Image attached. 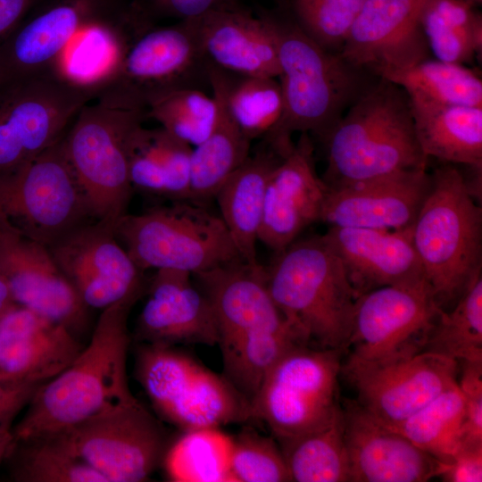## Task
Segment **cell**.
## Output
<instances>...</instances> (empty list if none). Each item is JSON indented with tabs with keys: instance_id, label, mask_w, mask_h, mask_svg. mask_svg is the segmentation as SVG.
Listing matches in <instances>:
<instances>
[{
	"instance_id": "cell-24",
	"label": "cell",
	"mask_w": 482,
	"mask_h": 482,
	"mask_svg": "<svg viewBox=\"0 0 482 482\" xmlns=\"http://www.w3.org/2000/svg\"><path fill=\"white\" fill-rule=\"evenodd\" d=\"M83 346L65 326L15 305L0 316V379L46 383Z\"/></svg>"
},
{
	"instance_id": "cell-41",
	"label": "cell",
	"mask_w": 482,
	"mask_h": 482,
	"mask_svg": "<svg viewBox=\"0 0 482 482\" xmlns=\"http://www.w3.org/2000/svg\"><path fill=\"white\" fill-rule=\"evenodd\" d=\"M366 0H294L296 24L323 48L340 53Z\"/></svg>"
},
{
	"instance_id": "cell-1",
	"label": "cell",
	"mask_w": 482,
	"mask_h": 482,
	"mask_svg": "<svg viewBox=\"0 0 482 482\" xmlns=\"http://www.w3.org/2000/svg\"><path fill=\"white\" fill-rule=\"evenodd\" d=\"M193 275L213 309L223 376L253 399L273 364L303 339L275 304L258 262L240 259Z\"/></svg>"
},
{
	"instance_id": "cell-33",
	"label": "cell",
	"mask_w": 482,
	"mask_h": 482,
	"mask_svg": "<svg viewBox=\"0 0 482 482\" xmlns=\"http://www.w3.org/2000/svg\"><path fill=\"white\" fill-rule=\"evenodd\" d=\"M5 460L19 482H106L74 453L63 431L13 440Z\"/></svg>"
},
{
	"instance_id": "cell-4",
	"label": "cell",
	"mask_w": 482,
	"mask_h": 482,
	"mask_svg": "<svg viewBox=\"0 0 482 482\" xmlns=\"http://www.w3.org/2000/svg\"><path fill=\"white\" fill-rule=\"evenodd\" d=\"M411 240L436 304L450 310L482 267V210L453 165L433 170Z\"/></svg>"
},
{
	"instance_id": "cell-2",
	"label": "cell",
	"mask_w": 482,
	"mask_h": 482,
	"mask_svg": "<svg viewBox=\"0 0 482 482\" xmlns=\"http://www.w3.org/2000/svg\"><path fill=\"white\" fill-rule=\"evenodd\" d=\"M144 292L103 309L91 339L60 374L35 393L12 428L14 440L69 428L87 418L137 399L127 374L129 312Z\"/></svg>"
},
{
	"instance_id": "cell-27",
	"label": "cell",
	"mask_w": 482,
	"mask_h": 482,
	"mask_svg": "<svg viewBox=\"0 0 482 482\" xmlns=\"http://www.w3.org/2000/svg\"><path fill=\"white\" fill-rule=\"evenodd\" d=\"M195 21L210 64L240 75L278 78L273 19L235 8L211 12Z\"/></svg>"
},
{
	"instance_id": "cell-39",
	"label": "cell",
	"mask_w": 482,
	"mask_h": 482,
	"mask_svg": "<svg viewBox=\"0 0 482 482\" xmlns=\"http://www.w3.org/2000/svg\"><path fill=\"white\" fill-rule=\"evenodd\" d=\"M424 352L455 360L482 361V275L448 311H442Z\"/></svg>"
},
{
	"instance_id": "cell-32",
	"label": "cell",
	"mask_w": 482,
	"mask_h": 482,
	"mask_svg": "<svg viewBox=\"0 0 482 482\" xmlns=\"http://www.w3.org/2000/svg\"><path fill=\"white\" fill-rule=\"evenodd\" d=\"M212 92L218 93L242 132L252 141L263 137L279 120L283 97L277 78L229 72L209 63Z\"/></svg>"
},
{
	"instance_id": "cell-5",
	"label": "cell",
	"mask_w": 482,
	"mask_h": 482,
	"mask_svg": "<svg viewBox=\"0 0 482 482\" xmlns=\"http://www.w3.org/2000/svg\"><path fill=\"white\" fill-rule=\"evenodd\" d=\"M273 21L283 112L262 139L287 154L295 145L293 133H312L322 138L365 87L362 71L340 53L320 46L296 23Z\"/></svg>"
},
{
	"instance_id": "cell-7",
	"label": "cell",
	"mask_w": 482,
	"mask_h": 482,
	"mask_svg": "<svg viewBox=\"0 0 482 482\" xmlns=\"http://www.w3.org/2000/svg\"><path fill=\"white\" fill-rule=\"evenodd\" d=\"M208 65L195 19L165 27L150 25L130 36L112 66L95 80L94 100L145 112L173 91L211 88Z\"/></svg>"
},
{
	"instance_id": "cell-36",
	"label": "cell",
	"mask_w": 482,
	"mask_h": 482,
	"mask_svg": "<svg viewBox=\"0 0 482 482\" xmlns=\"http://www.w3.org/2000/svg\"><path fill=\"white\" fill-rule=\"evenodd\" d=\"M464 411V397L456 382L408 419L388 428L446 463L460 447Z\"/></svg>"
},
{
	"instance_id": "cell-21",
	"label": "cell",
	"mask_w": 482,
	"mask_h": 482,
	"mask_svg": "<svg viewBox=\"0 0 482 482\" xmlns=\"http://www.w3.org/2000/svg\"><path fill=\"white\" fill-rule=\"evenodd\" d=\"M351 482H424L437 478L440 462L385 426L356 400L341 408Z\"/></svg>"
},
{
	"instance_id": "cell-9",
	"label": "cell",
	"mask_w": 482,
	"mask_h": 482,
	"mask_svg": "<svg viewBox=\"0 0 482 482\" xmlns=\"http://www.w3.org/2000/svg\"><path fill=\"white\" fill-rule=\"evenodd\" d=\"M136 376L154 409L184 431L219 428L253 418L249 400L224 376L172 346L142 345Z\"/></svg>"
},
{
	"instance_id": "cell-10",
	"label": "cell",
	"mask_w": 482,
	"mask_h": 482,
	"mask_svg": "<svg viewBox=\"0 0 482 482\" xmlns=\"http://www.w3.org/2000/svg\"><path fill=\"white\" fill-rule=\"evenodd\" d=\"M63 136L23 167L0 176V227L47 247L95 220Z\"/></svg>"
},
{
	"instance_id": "cell-16",
	"label": "cell",
	"mask_w": 482,
	"mask_h": 482,
	"mask_svg": "<svg viewBox=\"0 0 482 482\" xmlns=\"http://www.w3.org/2000/svg\"><path fill=\"white\" fill-rule=\"evenodd\" d=\"M357 394L356 402L386 427L414 414L458 382V362L423 352L387 363L347 359L342 366Z\"/></svg>"
},
{
	"instance_id": "cell-30",
	"label": "cell",
	"mask_w": 482,
	"mask_h": 482,
	"mask_svg": "<svg viewBox=\"0 0 482 482\" xmlns=\"http://www.w3.org/2000/svg\"><path fill=\"white\" fill-rule=\"evenodd\" d=\"M410 102L417 139L428 158L481 172L482 107Z\"/></svg>"
},
{
	"instance_id": "cell-29",
	"label": "cell",
	"mask_w": 482,
	"mask_h": 482,
	"mask_svg": "<svg viewBox=\"0 0 482 482\" xmlns=\"http://www.w3.org/2000/svg\"><path fill=\"white\" fill-rule=\"evenodd\" d=\"M193 147L162 128L137 125L128 145L131 187L174 201H189Z\"/></svg>"
},
{
	"instance_id": "cell-12",
	"label": "cell",
	"mask_w": 482,
	"mask_h": 482,
	"mask_svg": "<svg viewBox=\"0 0 482 482\" xmlns=\"http://www.w3.org/2000/svg\"><path fill=\"white\" fill-rule=\"evenodd\" d=\"M94 81L59 71L0 84V176L23 167L59 140L79 110L94 100Z\"/></svg>"
},
{
	"instance_id": "cell-6",
	"label": "cell",
	"mask_w": 482,
	"mask_h": 482,
	"mask_svg": "<svg viewBox=\"0 0 482 482\" xmlns=\"http://www.w3.org/2000/svg\"><path fill=\"white\" fill-rule=\"evenodd\" d=\"M276 253L266 278L284 318L307 345L345 352L356 297L337 256L322 236Z\"/></svg>"
},
{
	"instance_id": "cell-50",
	"label": "cell",
	"mask_w": 482,
	"mask_h": 482,
	"mask_svg": "<svg viewBox=\"0 0 482 482\" xmlns=\"http://www.w3.org/2000/svg\"><path fill=\"white\" fill-rule=\"evenodd\" d=\"M466 1L467 3H469L470 4L473 5L474 4H481L482 0H464Z\"/></svg>"
},
{
	"instance_id": "cell-47",
	"label": "cell",
	"mask_w": 482,
	"mask_h": 482,
	"mask_svg": "<svg viewBox=\"0 0 482 482\" xmlns=\"http://www.w3.org/2000/svg\"><path fill=\"white\" fill-rule=\"evenodd\" d=\"M35 0H0V43L21 22Z\"/></svg>"
},
{
	"instance_id": "cell-28",
	"label": "cell",
	"mask_w": 482,
	"mask_h": 482,
	"mask_svg": "<svg viewBox=\"0 0 482 482\" xmlns=\"http://www.w3.org/2000/svg\"><path fill=\"white\" fill-rule=\"evenodd\" d=\"M284 156L262 139L253 154L229 177L215 199L241 258L257 263L256 243L263 217L266 187L272 170Z\"/></svg>"
},
{
	"instance_id": "cell-22",
	"label": "cell",
	"mask_w": 482,
	"mask_h": 482,
	"mask_svg": "<svg viewBox=\"0 0 482 482\" xmlns=\"http://www.w3.org/2000/svg\"><path fill=\"white\" fill-rule=\"evenodd\" d=\"M328 187L318 176L308 134L272 170L266 187L259 241L275 253L320 220Z\"/></svg>"
},
{
	"instance_id": "cell-45",
	"label": "cell",
	"mask_w": 482,
	"mask_h": 482,
	"mask_svg": "<svg viewBox=\"0 0 482 482\" xmlns=\"http://www.w3.org/2000/svg\"><path fill=\"white\" fill-rule=\"evenodd\" d=\"M437 478L445 482H481L482 445L459 448L450 461L440 462Z\"/></svg>"
},
{
	"instance_id": "cell-35",
	"label": "cell",
	"mask_w": 482,
	"mask_h": 482,
	"mask_svg": "<svg viewBox=\"0 0 482 482\" xmlns=\"http://www.w3.org/2000/svg\"><path fill=\"white\" fill-rule=\"evenodd\" d=\"M278 442L291 481H351L342 411L324 428Z\"/></svg>"
},
{
	"instance_id": "cell-3",
	"label": "cell",
	"mask_w": 482,
	"mask_h": 482,
	"mask_svg": "<svg viewBox=\"0 0 482 482\" xmlns=\"http://www.w3.org/2000/svg\"><path fill=\"white\" fill-rule=\"evenodd\" d=\"M378 79L321 138L327 156L321 179L328 189L428 167L409 96L398 85Z\"/></svg>"
},
{
	"instance_id": "cell-11",
	"label": "cell",
	"mask_w": 482,
	"mask_h": 482,
	"mask_svg": "<svg viewBox=\"0 0 482 482\" xmlns=\"http://www.w3.org/2000/svg\"><path fill=\"white\" fill-rule=\"evenodd\" d=\"M344 351L297 345L269 370L253 399L252 415L279 440L328 426L341 411L337 380Z\"/></svg>"
},
{
	"instance_id": "cell-48",
	"label": "cell",
	"mask_w": 482,
	"mask_h": 482,
	"mask_svg": "<svg viewBox=\"0 0 482 482\" xmlns=\"http://www.w3.org/2000/svg\"><path fill=\"white\" fill-rule=\"evenodd\" d=\"M17 305L5 279L0 275V316L6 311Z\"/></svg>"
},
{
	"instance_id": "cell-37",
	"label": "cell",
	"mask_w": 482,
	"mask_h": 482,
	"mask_svg": "<svg viewBox=\"0 0 482 482\" xmlns=\"http://www.w3.org/2000/svg\"><path fill=\"white\" fill-rule=\"evenodd\" d=\"M410 99L482 107V80L462 64L431 58L387 76Z\"/></svg>"
},
{
	"instance_id": "cell-19",
	"label": "cell",
	"mask_w": 482,
	"mask_h": 482,
	"mask_svg": "<svg viewBox=\"0 0 482 482\" xmlns=\"http://www.w3.org/2000/svg\"><path fill=\"white\" fill-rule=\"evenodd\" d=\"M0 275L14 302L74 334L87 323V306L47 246L0 227Z\"/></svg>"
},
{
	"instance_id": "cell-44",
	"label": "cell",
	"mask_w": 482,
	"mask_h": 482,
	"mask_svg": "<svg viewBox=\"0 0 482 482\" xmlns=\"http://www.w3.org/2000/svg\"><path fill=\"white\" fill-rule=\"evenodd\" d=\"M234 0H147L145 12L187 21L200 18L211 12L235 9Z\"/></svg>"
},
{
	"instance_id": "cell-31",
	"label": "cell",
	"mask_w": 482,
	"mask_h": 482,
	"mask_svg": "<svg viewBox=\"0 0 482 482\" xmlns=\"http://www.w3.org/2000/svg\"><path fill=\"white\" fill-rule=\"evenodd\" d=\"M218 105L212 130L191 154L189 201L205 205L215 198L229 177L250 154L251 140L230 116L220 96L212 92Z\"/></svg>"
},
{
	"instance_id": "cell-13",
	"label": "cell",
	"mask_w": 482,
	"mask_h": 482,
	"mask_svg": "<svg viewBox=\"0 0 482 482\" xmlns=\"http://www.w3.org/2000/svg\"><path fill=\"white\" fill-rule=\"evenodd\" d=\"M90 102L79 110L67 129L64 149L95 220L115 226L128 213L133 192L129 139L133 129L143 123L145 112Z\"/></svg>"
},
{
	"instance_id": "cell-20",
	"label": "cell",
	"mask_w": 482,
	"mask_h": 482,
	"mask_svg": "<svg viewBox=\"0 0 482 482\" xmlns=\"http://www.w3.org/2000/svg\"><path fill=\"white\" fill-rule=\"evenodd\" d=\"M427 169H408L328 188L320 220L330 227L411 229L430 187Z\"/></svg>"
},
{
	"instance_id": "cell-17",
	"label": "cell",
	"mask_w": 482,
	"mask_h": 482,
	"mask_svg": "<svg viewBox=\"0 0 482 482\" xmlns=\"http://www.w3.org/2000/svg\"><path fill=\"white\" fill-rule=\"evenodd\" d=\"M48 249L87 307L103 310L145 291L143 270L118 243L110 222L95 220L82 224Z\"/></svg>"
},
{
	"instance_id": "cell-18",
	"label": "cell",
	"mask_w": 482,
	"mask_h": 482,
	"mask_svg": "<svg viewBox=\"0 0 482 482\" xmlns=\"http://www.w3.org/2000/svg\"><path fill=\"white\" fill-rule=\"evenodd\" d=\"M423 0H366L340 54L378 78L428 60L431 52L420 25Z\"/></svg>"
},
{
	"instance_id": "cell-23",
	"label": "cell",
	"mask_w": 482,
	"mask_h": 482,
	"mask_svg": "<svg viewBox=\"0 0 482 482\" xmlns=\"http://www.w3.org/2000/svg\"><path fill=\"white\" fill-rule=\"evenodd\" d=\"M321 236L339 259L356 298L379 287L427 280L412 244L411 228L329 227Z\"/></svg>"
},
{
	"instance_id": "cell-49",
	"label": "cell",
	"mask_w": 482,
	"mask_h": 482,
	"mask_svg": "<svg viewBox=\"0 0 482 482\" xmlns=\"http://www.w3.org/2000/svg\"><path fill=\"white\" fill-rule=\"evenodd\" d=\"M12 428L11 427H0V463L5 459L13 443Z\"/></svg>"
},
{
	"instance_id": "cell-38",
	"label": "cell",
	"mask_w": 482,
	"mask_h": 482,
	"mask_svg": "<svg viewBox=\"0 0 482 482\" xmlns=\"http://www.w3.org/2000/svg\"><path fill=\"white\" fill-rule=\"evenodd\" d=\"M184 432L163 458L168 478L177 482H234L233 438L213 428Z\"/></svg>"
},
{
	"instance_id": "cell-14",
	"label": "cell",
	"mask_w": 482,
	"mask_h": 482,
	"mask_svg": "<svg viewBox=\"0 0 482 482\" xmlns=\"http://www.w3.org/2000/svg\"><path fill=\"white\" fill-rule=\"evenodd\" d=\"M442 311L427 280L362 294L354 303L348 357L387 363L423 353Z\"/></svg>"
},
{
	"instance_id": "cell-42",
	"label": "cell",
	"mask_w": 482,
	"mask_h": 482,
	"mask_svg": "<svg viewBox=\"0 0 482 482\" xmlns=\"http://www.w3.org/2000/svg\"><path fill=\"white\" fill-rule=\"evenodd\" d=\"M230 470L234 482L291 481L280 446L251 428L233 439Z\"/></svg>"
},
{
	"instance_id": "cell-8",
	"label": "cell",
	"mask_w": 482,
	"mask_h": 482,
	"mask_svg": "<svg viewBox=\"0 0 482 482\" xmlns=\"http://www.w3.org/2000/svg\"><path fill=\"white\" fill-rule=\"evenodd\" d=\"M114 232L143 271L170 269L193 275L241 259L221 218L192 201L126 213Z\"/></svg>"
},
{
	"instance_id": "cell-15",
	"label": "cell",
	"mask_w": 482,
	"mask_h": 482,
	"mask_svg": "<svg viewBox=\"0 0 482 482\" xmlns=\"http://www.w3.org/2000/svg\"><path fill=\"white\" fill-rule=\"evenodd\" d=\"M61 431L74 453L106 482L147 479L168 450L161 422L137 399Z\"/></svg>"
},
{
	"instance_id": "cell-43",
	"label": "cell",
	"mask_w": 482,
	"mask_h": 482,
	"mask_svg": "<svg viewBox=\"0 0 482 482\" xmlns=\"http://www.w3.org/2000/svg\"><path fill=\"white\" fill-rule=\"evenodd\" d=\"M458 385L465 403L460 447L482 445V361L461 362Z\"/></svg>"
},
{
	"instance_id": "cell-25",
	"label": "cell",
	"mask_w": 482,
	"mask_h": 482,
	"mask_svg": "<svg viewBox=\"0 0 482 482\" xmlns=\"http://www.w3.org/2000/svg\"><path fill=\"white\" fill-rule=\"evenodd\" d=\"M183 270H156L137 319V335L146 344L217 345V323L204 293Z\"/></svg>"
},
{
	"instance_id": "cell-51",
	"label": "cell",
	"mask_w": 482,
	"mask_h": 482,
	"mask_svg": "<svg viewBox=\"0 0 482 482\" xmlns=\"http://www.w3.org/2000/svg\"><path fill=\"white\" fill-rule=\"evenodd\" d=\"M4 81H5V78H4V76L3 75L2 71H0V84H1L2 82H4Z\"/></svg>"
},
{
	"instance_id": "cell-46",
	"label": "cell",
	"mask_w": 482,
	"mask_h": 482,
	"mask_svg": "<svg viewBox=\"0 0 482 482\" xmlns=\"http://www.w3.org/2000/svg\"><path fill=\"white\" fill-rule=\"evenodd\" d=\"M43 384L0 379V427H11L13 419L27 407Z\"/></svg>"
},
{
	"instance_id": "cell-26",
	"label": "cell",
	"mask_w": 482,
	"mask_h": 482,
	"mask_svg": "<svg viewBox=\"0 0 482 482\" xmlns=\"http://www.w3.org/2000/svg\"><path fill=\"white\" fill-rule=\"evenodd\" d=\"M90 0L56 4L21 22L0 43V71L5 80L57 71L68 45L101 23Z\"/></svg>"
},
{
	"instance_id": "cell-40",
	"label": "cell",
	"mask_w": 482,
	"mask_h": 482,
	"mask_svg": "<svg viewBox=\"0 0 482 482\" xmlns=\"http://www.w3.org/2000/svg\"><path fill=\"white\" fill-rule=\"evenodd\" d=\"M218 105L213 96L198 89H180L159 98L145 111V118L192 147L202 143L213 129Z\"/></svg>"
},
{
	"instance_id": "cell-34",
	"label": "cell",
	"mask_w": 482,
	"mask_h": 482,
	"mask_svg": "<svg viewBox=\"0 0 482 482\" xmlns=\"http://www.w3.org/2000/svg\"><path fill=\"white\" fill-rule=\"evenodd\" d=\"M420 25L431 54L465 65L482 49V18L464 0H423Z\"/></svg>"
}]
</instances>
